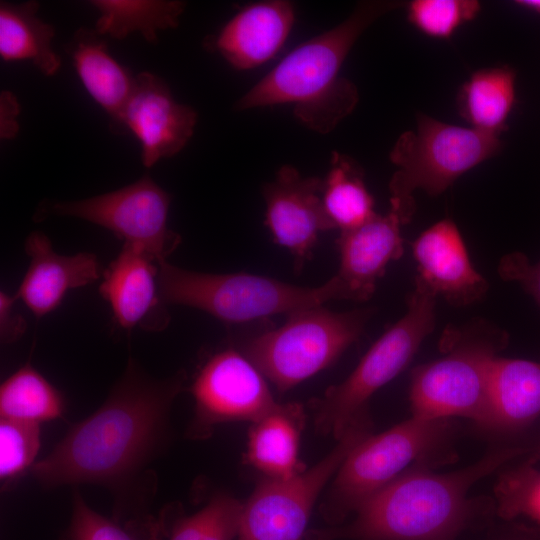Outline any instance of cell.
<instances>
[{"mask_svg":"<svg viewBox=\"0 0 540 540\" xmlns=\"http://www.w3.org/2000/svg\"><path fill=\"white\" fill-rule=\"evenodd\" d=\"M436 298L416 277L402 318L370 347L344 381L310 401L318 433L338 440L358 413L368 408L371 396L407 367L435 327Z\"/></svg>","mask_w":540,"mask_h":540,"instance_id":"obj_8","label":"cell"},{"mask_svg":"<svg viewBox=\"0 0 540 540\" xmlns=\"http://www.w3.org/2000/svg\"><path fill=\"white\" fill-rule=\"evenodd\" d=\"M475 0H414L407 6L409 22L423 34L448 39L480 12Z\"/></svg>","mask_w":540,"mask_h":540,"instance_id":"obj_31","label":"cell"},{"mask_svg":"<svg viewBox=\"0 0 540 540\" xmlns=\"http://www.w3.org/2000/svg\"><path fill=\"white\" fill-rule=\"evenodd\" d=\"M157 278L165 304L193 307L228 324L288 315L331 300H348L336 275L321 286L301 287L248 273L195 272L164 260L158 263Z\"/></svg>","mask_w":540,"mask_h":540,"instance_id":"obj_6","label":"cell"},{"mask_svg":"<svg viewBox=\"0 0 540 540\" xmlns=\"http://www.w3.org/2000/svg\"><path fill=\"white\" fill-rule=\"evenodd\" d=\"M516 3L540 15V0H519Z\"/></svg>","mask_w":540,"mask_h":540,"instance_id":"obj_37","label":"cell"},{"mask_svg":"<svg viewBox=\"0 0 540 540\" xmlns=\"http://www.w3.org/2000/svg\"><path fill=\"white\" fill-rule=\"evenodd\" d=\"M373 312L302 309L288 314L283 325L247 338L239 350L283 393L335 362L358 340Z\"/></svg>","mask_w":540,"mask_h":540,"instance_id":"obj_7","label":"cell"},{"mask_svg":"<svg viewBox=\"0 0 540 540\" xmlns=\"http://www.w3.org/2000/svg\"><path fill=\"white\" fill-rule=\"evenodd\" d=\"M20 112V107L15 96L3 91L0 98V134L4 139L15 137L19 125L16 120Z\"/></svg>","mask_w":540,"mask_h":540,"instance_id":"obj_35","label":"cell"},{"mask_svg":"<svg viewBox=\"0 0 540 540\" xmlns=\"http://www.w3.org/2000/svg\"><path fill=\"white\" fill-rule=\"evenodd\" d=\"M159 518L119 522L93 510L79 491L73 494L72 516L62 540H162Z\"/></svg>","mask_w":540,"mask_h":540,"instance_id":"obj_29","label":"cell"},{"mask_svg":"<svg viewBox=\"0 0 540 540\" xmlns=\"http://www.w3.org/2000/svg\"><path fill=\"white\" fill-rule=\"evenodd\" d=\"M515 101V72L507 66L475 71L461 86L457 106L472 128L498 135Z\"/></svg>","mask_w":540,"mask_h":540,"instance_id":"obj_24","label":"cell"},{"mask_svg":"<svg viewBox=\"0 0 540 540\" xmlns=\"http://www.w3.org/2000/svg\"><path fill=\"white\" fill-rule=\"evenodd\" d=\"M408 222L390 206L386 214H375L363 224L341 231L336 245L340 258L336 277L350 301L363 302L374 294L376 283L391 261L404 252L401 227Z\"/></svg>","mask_w":540,"mask_h":540,"instance_id":"obj_15","label":"cell"},{"mask_svg":"<svg viewBox=\"0 0 540 540\" xmlns=\"http://www.w3.org/2000/svg\"><path fill=\"white\" fill-rule=\"evenodd\" d=\"M171 196L149 176L102 195L75 201H47L43 216H70L113 232L123 245L137 248L157 263L180 245L181 236L167 224Z\"/></svg>","mask_w":540,"mask_h":540,"instance_id":"obj_11","label":"cell"},{"mask_svg":"<svg viewBox=\"0 0 540 540\" xmlns=\"http://www.w3.org/2000/svg\"><path fill=\"white\" fill-rule=\"evenodd\" d=\"M100 295L110 304L116 323L161 331L169 323L158 288V263L141 250L123 245L102 274Z\"/></svg>","mask_w":540,"mask_h":540,"instance_id":"obj_17","label":"cell"},{"mask_svg":"<svg viewBox=\"0 0 540 540\" xmlns=\"http://www.w3.org/2000/svg\"><path fill=\"white\" fill-rule=\"evenodd\" d=\"M498 273L504 280L519 283L540 307V261L532 264L521 252L509 253L500 260Z\"/></svg>","mask_w":540,"mask_h":540,"instance_id":"obj_33","label":"cell"},{"mask_svg":"<svg viewBox=\"0 0 540 540\" xmlns=\"http://www.w3.org/2000/svg\"><path fill=\"white\" fill-rule=\"evenodd\" d=\"M243 502L226 492L214 494L191 515L169 505L159 515L168 540H234L238 537Z\"/></svg>","mask_w":540,"mask_h":540,"instance_id":"obj_27","label":"cell"},{"mask_svg":"<svg viewBox=\"0 0 540 540\" xmlns=\"http://www.w3.org/2000/svg\"><path fill=\"white\" fill-rule=\"evenodd\" d=\"M508 340L507 332L485 319L448 325L439 342L441 356L411 372L412 416L464 417L484 430L491 368Z\"/></svg>","mask_w":540,"mask_h":540,"instance_id":"obj_5","label":"cell"},{"mask_svg":"<svg viewBox=\"0 0 540 540\" xmlns=\"http://www.w3.org/2000/svg\"><path fill=\"white\" fill-rule=\"evenodd\" d=\"M15 295L0 293V338L2 343L18 340L26 329L24 318L14 309Z\"/></svg>","mask_w":540,"mask_h":540,"instance_id":"obj_34","label":"cell"},{"mask_svg":"<svg viewBox=\"0 0 540 540\" xmlns=\"http://www.w3.org/2000/svg\"><path fill=\"white\" fill-rule=\"evenodd\" d=\"M323 180L322 200L335 229L341 232L355 228L376 214L363 170L351 157L333 152Z\"/></svg>","mask_w":540,"mask_h":540,"instance_id":"obj_26","label":"cell"},{"mask_svg":"<svg viewBox=\"0 0 540 540\" xmlns=\"http://www.w3.org/2000/svg\"><path fill=\"white\" fill-rule=\"evenodd\" d=\"M457 428L451 418L411 416L390 429L370 434L345 458L330 482L320 512L340 525L369 498L413 467L436 469L457 459Z\"/></svg>","mask_w":540,"mask_h":540,"instance_id":"obj_4","label":"cell"},{"mask_svg":"<svg viewBox=\"0 0 540 540\" xmlns=\"http://www.w3.org/2000/svg\"><path fill=\"white\" fill-rule=\"evenodd\" d=\"M39 448L40 428L38 423L1 418V481H10L33 465Z\"/></svg>","mask_w":540,"mask_h":540,"instance_id":"obj_32","label":"cell"},{"mask_svg":"<svg viewBox=\"0 0 540 540\" xmlns=\"http://www.w3.org/2000/svg\"><path fill=\"white\" fill-rule=\"evenodd\" d=\"M372 433L373 421L367 408L312 467L285 480L262 477L243 502L237 540H305L319 495L353 448Z\"/></svg>","mask_w":540,"mask_h":540,"instance_id":"obj_10","label":"cell"},{"mask_svg":"<svg viewBox=\"0 0 540 540\" xmlns=\"http://www.w3.org/2000/svg\"><path fill=\"white\" fill-rule=\"evenodd\" d=\"M71 54L86 91L107 112L118 131L135 77L110 55L105 41L95 30L80 28L74 36Z\"/></svg>","mask_w":540,"mask_h":540,"instance_id":"obj_22","label":"cell"},{"mask_svg":"<svg viewBox=\"0 0 540 540\" xmlns=\"http://www.w3.org/2000/svg\"><path fill=\"white\" fill-rule=\"evenodd\" d=\"M418 275L436 296L462 307L481 300L487 280L473 266L457 225L442 219L423 231L412 243Z\"/></svg>","mask_w":540,"mask_h":540,"instance_id":"obj_16","label":"cell"},{"mask_svg":"<svg viewBox=\"0 0 540 540\" xmlns=\"http://www.w3.org/2000/svg\"><path fill=\"white\" fill-rule=\"evenodd\" d=\"M63 397L29 362L0 387L1 418L40 423L62 416Z\"/></svg>","mask_w":540,"mask_h":540,"instance_id":"obj_28","label":"cell"},{"mask_svg":"<svg viewBox=\"0 0 540 540\" xmlns=\"http://www.w3.org/2000/svg\"><path fill=\"white\" fill-rule=\"evenodd\" d=\"M540 445H503L477 462L449 473L416 466L363 503L343 525L308 530L305 540H456L495 511L488 497L468 498L470 488L504 464Z\"/></svg>","mask_w":540,"mask_h":540,"instance_id":"obj_2","label":"cell"},{"mask_svg":"<svg viewBox=\"0 0 540 540\" xmlns=\"http://www.w3.org/2000/svg\"><path fill=\"white\" fill-rule=\"evenodd\" d=\"M185 381L184 371L152 378L130 359L106 401L32 465L34 477L45 488L105 487L115 498L113 519H150L156 476L148 467L169 445L171 407Z\"/></svg>","mask_w":540,"mask_h":540,"instance_id":"obj_1","label":"cell"},{"mask_svg":"<svg viewBox=\"0 0 540 540\" xmlns=\"http://www.w3.org/2000/svg\"><path fill=\"white\" fill-rule=\"evenodd\" d=\"M39 3L0 5V55L5 61H31L46 76L60 68L52 49L54 28L37 17Z\"/></svg>","mask_w":540,"mask_h":540,"instance_id":"obj_23","label":"cell"},{"mask_svg":"<svg viewBox=\"0 0 540 540\" xmlns=\"http://www.w3.org/2000/svg\"><path fill=\"white\" fill-rule=\"evenodd\" d=\"M416 121V129L402 133L389 156L397 167L389 182L390 206L397 208L408 223L415 213L416 190L440 195L502 148L498 135L425 114H418Z\"/></svg>","mask_w":540,"mask_h":540,"instance_id":"obj_9","label":"cell"},{"mask_svg":"<svg viewBox=\"0 0 540 540\" xmlns=\"http://www.w3.org/2000/svg\"><path fill=\"white\" fill-rule=\"evenodd\" d=\"M323 186L322 178L303 177L284 165L263 187L265 224L274 242L292 254L295 270L311 258L319 234L335 229L323 204Z\"/></svg>","mask_w":540,"mask_h":540,"instance_id":"obj_13","label":"cell"},{"mask_svg":"<svg viewBox=\"0 0 540 540\" xmlns=\"http://www.w3.org/2000/svg\"><path fill=\"white\" fill-rule=\"evenodd\" d=\"M398 1H365L339 25L292 50L236 103L237 110L294 104L297 120L328 133L355 108L359 95L341 67L361 34Z\"/></svg>","mask_w":540,"mask_h":540,"instance_id":"obj_3","label":"cell"},{"mask_svg":"<svg viewBox=\"0 0 540 540\" xmlns=\"http://www.w3.org/2000/svg\"><path fill=\"white\" fill-rule=\"evenodd\" d=\"M497 540H540V530L526 526H512L511 530Z\"/></svg>","mask_w":540,"mask_h":540,"instance_id":"obj_36","label":"cell"},{"mask_svg":"<svg viewBox=\"0 0 540 540\" xmlns=\"http://www.w3.org/2000/svg\"><path fill=\"white\" fill-rule=\"evenodd\" d=\"M294 21L289 1L254 3L239 11L209 44L235 69H252L276 55Z\"/></svg>","mask_w":540,"mask_h":540,"instance_id":"obj_19","label":"cell"},{"mask_svg":"<svg viewBox=\"0 0 540 540\" xmlns=\"http://www.w3.org/2000/svg\"><path fill=\"white\" fill-rule=\"evenodd\" d=\"M91 4L100 14L94 29L99 35L122 39L139 32L152 43L158 31L178 25L185 8L182 1L163 0H94Z\"/></svg>","mask_w":540,"mask_h":540,"instance_id":"obj_25","label":"cell"},{"mask_svg":"<svg viewBox=\"0 0 540 540\" xmlns=\"http://www.w3.org/2000/svg\"><path fill=\"white\" fill-rule=\"evenodd\" d=\"M197 122L196 111L173 98L164 81L149 72L135 77L123 109L119 130H129L141 145L145 167L177 154L187 144Z\"/></svg>","mask_w":540,"mask_h":540,"instance_id":"obj_14","label":"cell"},{"mask_svg":"<svg viewBox=\"0 0 540 540\" xmlns=\"http://www.w3.org/2000/svg\"><path fill=\"white\" fill-rule=\"evenodd\" d=\"M540 416V362L497 357L491 368L485 431L510 434Z\"/></svg>","mask_w":540,"mask_h":540,"instance_id":"obj_20","label":"cell"},{"mask_svg":"<svg viewBox=\"0 0 540 540\" xmlns=\"http://www.w3.org/2000/svg\"><path fill=\"white\" fill-rule=\"evenodd\" d=\"M25 251L30 257V263L14 295L36 317L54 311L69 290L91 284L101 276L95 254H58L49 238L39 231L29 234Z\"/></svg>","mask_w":540,"mask_h":540,"instance_id":"obj_18","label":"cell"},{"mask_svg":"<svg viewBox=\"0 0 540 540\" xmlns=\"http://www.w3.org/2000/svg\"><path fill=\"white\" fill-rule=\"evenodd\" d=\"M540 449L524 461L503 470L496 482L495 513L504 520L525 516L540 525Z\"/></svg>","mask_w":540,"mask_h":540,"instance_id":"obj_30","label":"cell"},{"mask_svg":"<svg viewBox=\"0 0 540 540\" xmlns=\"http://www.w3.org/2000/svg\"><path fill=\"white\" fill-rule=\"evenodd\" d=\"M190 392L195 407L187 437L193 440L207 439L223 423H254L282 405L274 399L263 374L233 347L214 353L203 363Z\"/></svg>","mask_w":540,"mask_h":540,"instance_id":"obj_12","label":"cell"},{"mask_svg":"<svg viewBox=\"0 0 540 540\" xmlns=\"http://www.w3.org/2000/svg\"><path fill=\"white\" fill-rule=\"evenodd\" d=\"M305 425L304 408L285 403L272 413L251 423L248 433L246 464L263 477L285 480L306 469L299 458L301 434Z\"/></svg>","mask_w":540,"mask_h":540,"instance_id":"obj_21","label":"cell"}]
</instances>
